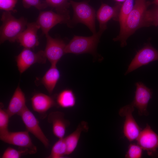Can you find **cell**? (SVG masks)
<instances>
[{
	"mask_svg": "<svg viewBox=\"0 0 158 158\" xmlns=\"http://www.w3.org/2000/svg\"><path fill=\"white\" fill-rule=\"evenodd\" d=\"M146 0H135L133 8L128 16L123 28L118 35L113 39L120 42L122 47L126 45L128 38L139 28L145 27V16L151 4Z\"/></svg>",
	"mask_w": 158,
	"mask_h": 158,
	"instance_id": "1",
	"label": "cell"
},
{
	"mask_svg": "<svg viewBox=\"0 0 158 158\" xmlns=\"http://www.w3.org/2000/svg\"><path fill=\"white\" fill-rule=\"evenodd\" d=\"M1 20L2 22L0 28L1 44L7 40L11 42L17 41L28 23L27 20L23 17L17 19L10 11H8L3 12Z\"/></svg>",
	"mask_w": 158,
	"mask_h": 158,
	"instance_id": "2",
	"label": "cell"
},
{
	"mask_svg": "<svg viewBox=\"0 0 158 158\" xmlns=\"http://www.w3.org/2000/svg\"><path fill=\"white\" fill-rule=\"evenodd\" d=\"M103 32L99 30L98 32L89 37L74 35L66 45L65 54H79L87 53L95 55L97 45Z\"/></svg>",
	"mask_w": 158,
	"mask_h": 158,
	"instance_id": "3",
	"label": "cell"
},
{
	"mask_svg": "<svg viewBox=\"0 0 158 158\" xmlns=\"http://www.w3.org/2000/svg\"><path fill=\"white\" fill-rule=\"evenodd\" d=\"M73 11V18L69 27L78 23L85 25L93 34L96 32L95 27V11L87 1L75 2L70 0Z\"/></svg>",
	"mask_w": 158,
	"mask_h": 158,
	"instance_id": "4",
	"label": "cell"
},
{
	"mask_svg": "<svg viewBox=\"0 0 158 158\" xmlns=\"http://www.w3.org/2000/svg\"><path fill=\"white\" fill-rule=\"evenodd\" d=\"M71 20L70 15L55 13L51 11L40 13L36 23L42 32L45 35L49 34V30L59 23H66L69 26Z\"/></svg>",
	"mask_w": 158,
	"mask_h": 158,
	"instance_id": "5",
	"label": "cell"
},
{
	"mask_svg": "<svg viewBox=\"0 0 158 158\" xmlns=\"http://www.w3.org/2000/svg\"><path fill=\"white\" fill-rule=\"evenodd\" d=\"M134 110V107L131 104L121 108L119 111V115L125 117L123 133L125 137L130 142L136 140L142 130L132 115Z\"/></svg>",
	"mask_w": 158,
	"mask_h": 158,
	"instance_id": "6",
	"label": "cell"
},
{
	"mask_svg": "<svg viewBox=\"0 0 158 158\" xmlns=\"http://www.w3.org/2000/svg\"><path fill=\"white\" fill-rule=\"evenodd\" d=\"M0 139L5 143L18 146L26 150L30 154H34L37 152V148L32 142L27 131H8L4 134L0 135Z\"/></svg>",
	"mask_w": 158,
	"mask_h": 158,
	"instance_id": "7",
	"label": "cell"
},
{
	"mask_svg": "<svg viewBox=\"0 0 158 158\" xmlns=\"http://www.w3.org/2000/svg\"><path fill=\"white\" fill-rule=\"evenodd\" d=\"M47 59L44 51L35 53L31 49L24 48L16 56V60L18 70L22 73L35 63H45Z\"/></svg>",
	"mask_w": 158,
	"mask_h": 158,
	"instance_id": "8",
	"label": "cell"
},
{
	"mask_svg": "<svg viewBox=\"0 0 158 158\" xmlns=\"http://www.w3.org/2000/svg\"><path fill=\"white\" fill-rule=\"evenodd\" d=\"M19 115L21 117L27 131L34 135L46 148L48 147L49 140L40 127L38 120L27 106Z\"/></svg>",
	"mask_w": 158,
	"mask_h": 158,
	"instance_id": "9",
	"label": "cell"
},
{
	"mask_svg": "<svg viewBox=\"0 0 158 158\" xmlns=\"http://www.w3.org/2000/svg\"><path fill=\"white\" fill-rule=\"evenodd\" d=\"M158 60V50L148 44L136 53L129 65L125 75L139 67Z\"/></svg>",
	"mask_w": 158,
	"mask_h": 158,
	"instance_id": "10",
	"label": "cell"
},
{
	"mask_svg": "<svg viewBox=\"0 0 158 158\" xmlns=\"http://www.w3.org/2000/svg\"><path fill=\"white\" fill-rule=\"evenodd\" d=\"M137 144L151 156H158V135L147 124L141 132L137 140Z\"/></svg>",
	"mask_w": 158,
	"mask_h": 158,
	"instance_id": "11",
	"label": "cell"
},
{
	"mask_svg": "<svg viewBox=\"0 0 158 158\" xmlns=\"http://www.w3.org/2000/svg\"><path fill=\"white\" fill-rule=\"evenodd\" d=\"M45 36L47 43L44 51L45 55L51 65H56L65 54L66 44L62 40L52 38L49 34Z\"/></svg>",
	"mask_w": 158,
	"mask_h": 158,
	"instance_id": "12",
	"label": "cell"
},
{
	"mask_svg": "<svg viewBox=\"0 0 158 158\" xmlns=\"http://www.w3.org/2000/svg\"><path fill=\"white\" fill-rule=\"evenodd\" d=\"M135 85L134 98L131 104L137 109L139 115L147 116L149 114L147 107L152 98V91L141 82L136 83Z\"/></svg>",
	"mask_w": 158,
	"mask_h": 158,
	"instance_id": "13",
	"label": "cell"
},
{
	"mask_svg": "<svg viewBox=\"0 0 158 158\" xmlns=\"http://www.w3.org/2000/svg\"><path fill=\"white\" fill-rule=\"evenodd\" d=\"M121 5L120 3H117L111 6L106 4H102L96 14L99 24V30L104 32L107 28V22L111 19L118 20Z\"/></svg>",
	"mask_w": 158,
	"mask_h": 158,
	"instance_id": "14",
	"label": "cell"
},
{
	"mask_svg": "<svg viewBox=\"0 0 158 158\" xmlns=\"http://www.w3.org/2000/svg\"><path fill=\"white\" fill-rule=\"evenodd\" d=\"M26 26L17 41L24 48L33 49L39 44L37 32L40 28L36 22L28 23Z\"/></svg>",
	"mask_w": 158,
	"mask_h": 158,
	"instance_id": "15",
	"label": "cell"
},
{
	"mask_svg": "<svg viewBox=\"0 0 158 158\" xmlns=\"http://www.w3.org/2000/svg\"><path fill=\"white\" fill-rule=\"evenodd\" d=\"M48 121L52 125L54 135L59 139L64 138L66 129L70 124L65 118L64 114L59 111L52 112L48 116Z\"/></svg>",
	"mask_w": 158,
	"mask_h": 158,
	"instance_id": "16",
	"label": "cell"
},
{
	"mask_svg": "<svg viewBox=\"0 0 158 158\" xmlns=\"http://www.w3.org/2000/svg\"><path fill=\"white\" fill-rule=\"evenodd\" d=\"M31 100L33 110L40 114L46 113L56 104L54 100L52 97L42 93H36Z\"/></svg>",
	"mask_w": 158,
	"mask_h": 158,
	"instance_id": "17",
	"label": "cell"
},
{
	"mask_svg": "<svg viewBox=\"0 0 158 158\" xmlns=\"http://www.w3.org/2000/svg\"><path fill=\"white\" fill-rule=\"evenodd\" d=\"M25 95L18 85L9 102L6 111L10 117L19 115L26 106Z\"/></svg>",
	"mask_w": 158,
	"mask_h": 158,
	"instance_id": "18",
	"label": "cell"
},
{
	"mask_svg": "<svg viewBox=\"0 0 158 158\" xmlns=\"http://www.w3.org/2000/svg\"><path fill=\"white\" fill-rule=\"evenodd\" d=\"M87 123L85 121L81 122L74 131L65 138H64L66 144L67 155L72 153L77 147L81 133L83 132L88 131Z\"/></svg>",
	"mask_w": 158,
	"mask_h": 158,
	"instance_id": "19",
	"label": "cell"
},
{
	"mask_svg": "<svg viewBox=\"0 0 158 158\" xmlns=\"http://www.w3.org/2000/svg\"><path fill=\"white\" fill-rule=\"evenodd\" d=\"M60 77V73L56 65H51L41 79V83L51 94Z\"/></svg>",
	"mask_w": 158,
	"mask_h": 158,
	"instance_id": "20",
	"label": "cell"
},
{
	"mask_svg": "<svg viewBox=\"0 0 158 158\" xmlns=\"http://www.w3.org/2000/svg\"><path fill=\"white\" fill-rule=\"evenodd\" d=\"M76 97L73 91L65 89L60 92L57 95L56 102L60 107L64 108L73 107L76 103Z\"/></svg>",
	"mask_w": 158,
	"mask_h": 158,
	"instance_id": "21",
	"label": "cell"
},
{
	"mask_svg": "<svg viewBox=\"0 0 158 158\" xmlns=\"http://www.w3.org/2000/svg\"><path fill=\"white\" fill-rule=\"evenodd\" d=\"M134 1V0H125L121 5L118 19L120 30L123 28L128 16L133 8Z\"/></svg>",
	"mask_w": 158,
	"mask_h": 158,
	"instance_id": "22",
	"label": "cell"
},
{
	"mask_svg": "<svg viewBox=\"0 0 158 158\" xmlns=\"http://www.w3.org/2000/svg\"><path fill=\"white\" fill-rule=\"evenodd\" d=\"M67 147L64 138L59 139L53 146L48 158H62L67 155Z\"/></svg>",
	"mask_w": 158,
	"mask_h": 158,
	"instance_id": "23",
	"label": "cell"
},
{
	"mask_svg": "<svg viewBox=\"0 0 158 158\" xmlns=\"http://www.w3.org/2000/svg\"><path fill=\"white\" fill-rule=\"evenodd\" d=\"M46 4L54 8L56 12L69 15L68 9L70 5L68 0H46Z\"/></svg>",
	"mask_w": 158,
	"mask_h": 158,
	"instance_id": "24",
	"label": "cell"
},
{
	"mask_svg": "<svg viewBox=\"0 0 158 158\" xmlns=\"http://www.w3.org/2000/svg\"><path fill=\"white\" fill-rule=\"evenodd\" d=\"M146 27L158 26V7L147 10L145 16Z\"/></svg>",
	"mask_w": 158,
	"mask_h": 158,
	"instance_id": "25",
	"label": "cell"
},
{
	"mask_svg": "<svg viewBox=\"0 0 158 158\" xmlns=\"http://www.w3.org/2000/svg\"><path fill=\"white\" fill-rule=\"evenodd\" d=\"M10 118L6 110L0 109V135L4 134L9 131L8 126Z\"/></svg>",
	"mask_w": 158,
	"mask_h": 158,
	"instance_id": "26",
	"label": "cell"
},
{
	"mask_svg": "<svg viewBox=\"0 0 158 158\" xmlns=\"http://www.w3.org/2000/svg\"><path fill=\"white\" fill-rule=\"evenodd\" d=\"M142 149L138 144L131 143L128 147L125 156L126 158H140L142 157Z\"/></svg>",
	"mask_w": 158,
	"mask_h": 158,
	"instance_id": "27",
	"label": "cell"
},
{
	"mask_svg": "<svg viewBox=\"0 0 158 158\" xmlns=\"http://www.w3.org/2000/svg\"><path fill=\"white\" fill-rule=\"evenodd\" d=\"M28 154L25 150H18L11 147H8L4 151L1 158H19L22 155Z\"/></svg>",
	"mask_w": 158,
	"mask_h": 158,
	"instance_id": "28",
	"label": "cell"
},
{
	"mask_svg": "<svg viewBox=\"0 0 158 158\" xmlns=\"http://www.w3.org/2000/svg\"><path fill=\"white\" fill-rule=\"evenodd\" d=\"M24 8H28L33 6L39 10L43 9L48 6L46 3H43L40 0H22Z\"/></svg>",
	"mask_w": 158,
	"mask_h": 158,
	"instance_id": "29",
	"label": "cell"
},
{
	"mask_svg": "<svg viewBox=\"0 0 158 158\" xmlns=\"http://www.w3.org/2000/svg\"><path fill=\"white\" fill-rule=\"evenodd\" d=\"M18 0H0V9L5 11L15 12L14 9Z\"/></svg>",
	"mask_w": 158,
	"mask_h": 158,
	"instance_id": "30",
	"label": "cell"
},
{
	"mask_svg": "<svg viewBox=\"0 0 158 158\" xmlns=\"http://www.w3.org/2000/svg\"><path fill=\"white\" fill-rule=\"evenodd\" d=\"M151 4H154L158 7V0H154Z\"/></svg>",
	"mask_w": 158,
	"mask_h": 158,
	"instance_id": "31",
	"label": "cell"
},
{
	"mask_svg": "<svg viewBox=\"0 0 158 158\" xmlns=\"http://www.w3.org/2000/svg\"><path fill=\"white\" fill-rule=\"evenodd\" d=\"M117 2L118 3H120L121 2H124L125 0H114Z\"/></svg>",
	"mask_w": 158,
	"mask_h": 158,
	"instance_id": "32",
	"label": "cell"
}]
</instances>
